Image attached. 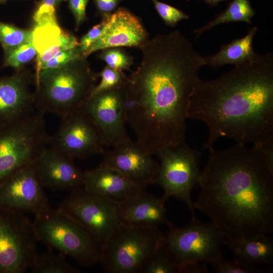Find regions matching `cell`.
I'll return each mask as SVG.
<instances>
[{"instance_id": "obj_1", "label": "cell", "mask_w": 273, "mask_h": 273, "mask_svg": "<svg viewBox=\"0 0 273 273\" xmlns=\"http://www.w3.org/2000/svg\"><path fill=\"white\" fill-rule=\"evenodd\" d=\"M140 49L141 63L126 76V123L150 154L185 141L193 94L204 58L178 30L158 34Z\"/></svg>"}, {"instance_id": "obj_2", "label": "cell", "mask_w": 273, "mask_h": 273, "mask_svg": "<svg viewBox=\"0 0 273 273\" xmlns=\"http://www.w3.org/2000/svg\"><path fill=\"white\" fill-rule=\"evenodd\" d=\"M208 151L194 208L228 240L272 233L273 172L260 147L236 144Z\"/></svg>"}, {"instance_id": "obj_3", "label": "cell", "mask_w": 273, "mask_h": 273, "mask_svg": "<svg viewBox=\"0 0 273 273\" xmlns=\"http://www.w3.org/2000/svg\"><path fill=\"white\" fill-rule=\"evenodd\" d=\"M188 119L208 129L204 148L220 138L259 146L273 140V54H257L218 78L200 79L190 103Z\"/></svg>"}, {"instance_id": "obj_4", "label": "cell", "mask_w": 273, "mask_h": 273, "mask_svg": "<svg viewBox=\"0 0 273 273\" xmlns=\"http://www.w3.org/2000/svg\"><path fill=\"white\" fill-rule=\"evenodd\" d=\"M84 59L76 60L60 68L40 71L35 79L36 111L61 118L83 106L99 77L84 64Z\"/></svg>"}, {"instance_id": "obj_5", "label": "cell", "mask_w": 273, "mask_h": 273, "mask_svg": "<svg viewBox=\"0 0 273 273\" xmlns=\"http://www.w3.org/2000/svg\"><path fill=\"white\" fill-rule=\"evenodd\" d=\"M32 222L38 242L48 249L84 266L99 263L101 246L80 223L59 207H50L34 215Z\"/></svg>"}, {"instance_id": "obj_6", "label": "cell", "mask_w": 273, "mask_h": 273, "mask_svg": "<svg viewBox=\"0 0 273 273\" xmlns=\"http://www.w3.org/2000/svg\"><path fill=\"white\" fill-rule=\"evenodd\" d=\"M158 227L120 222L102 247L99 263L108 273H138L161 247Z\"/></svg>"}, {"instance_id": "obj_7", "label": "cell", "mask_w": 273, "mask_h": 273, "mask_svg": "<svg viewBox=\"0 0 273 273\" xmlns=\"http://www.w3.org/2000/svg\"><path fill=\"white\" fill-rule=\"evenodd\" d=\"M164 235L160 251L175 266L192 263H210L222 256L221 247L226 238L211 221L202 222L196 217L184 227L175 226L170 221Z\"/></svg>"}, {"instance_id": "obj_8", "label": "cell", "mask_w": 273, "mask_h": 273, "mask_svg": "<svg viewBox=\"0 0 273 273\" xmlns=\"http://www.w3.org/2000/svg\"><path fill=\"white\" fill-rule=\"evenodd\" d=\"M44 114L35 111L0 127V185L19 169L36 161L48 146Z\"/></svg>"}, {"instance_id": "obj_9", "label": "cell", "mask_w": 273, "mask_h": 273, "mask_svg": "<svg viewBox=\"0 0 273 273\" xmlns=\"http://www.w3.org/2000/svg\"><path fill=\"white\" fill-rule=\"evenodd\" d=\"M156 155L160 163L154 184L163 189L162 197L166 200L174 197L183 201L190 210L192 218H195L191 193L199 186L201 152L191 148L185 141L165 147Z\"/></svg>"}, {"instance_id": "obj_10", "label": "cell", "mask_w": 273, "mask_h": 273, "mask_svg": "<svg viewBox=\"0 0 273 273\" xmlns=\"http://www.w3.org/2000/svg\"><path fill=\"white\" fill-rule=\"evenodd\" d=\"M33 222L25 213L0 206V273H24L37 253Z\"/></svg>"}, {"instance_id": "obj_11", "label": "cell", "mask_w": 273, "mask_h": 273, "mask_svg": "<svg viewBox=\"0 0 273 273\" xmlns=\"http://www.w3.org/2000/svg\"><path fill=\"white\" fill-rule=\"evenodd\" d=\"M59 207L80 223L102 248L120 223L117 202L82 187L70 192Z\"/></svg>"}, {"instance_id": "obj_12", "label": "cell", "mask_w": 273, "mask_h": 273, "mask_svg": "<svg viewBox=\"0 0 273 273\" xmlns=\"http://www.w3.org/2000/svg\"><path fill=\"white\" fill-rule=\"evenodd\" d=\"M48 146L74 160L102 154L105 150L98 128L82 107L61 118Z\"/></svg>"}, {"instance_id": "obj_13", "label": "cell", "mask_w": 273, "mask_h": 273, "mask_svg": "<svg viewBox=\"0 0 273 273\" xmlns=\"http://www.w3.org/2000/svg\"><path fill=\"white\" fill-rule=\"evenodd\" d=\"M124 84L89 97L82 107L98 128L106 147L130 139L126 128Z\"/></svg>"}, {"instance_id": "obj_14", "label": "cell", "mask_w": 273, "mask_h": 273, "mask_svg": "<svg viewBox=\"0 0 273 273\" xmlns=\"http://www.w3.org/2000/svg\"><path fill=\"white\" fill-rule=\"evenodd\" d=\"M34 162L17 170L0 185V206L34 215L51 207Z\"/></svg>"}, {"instance_id": "obj_15", "label": "cell", "mask_w": 273, "mask_h": 273, "mask_svg": "<svg viewBox=\"0 0 273 273\" xmlns=\"http://www.w3.org/2000/svg\"><path fill=\"white\" fill-rule=\"evenodd\" d=\"M105 150L101 165L113 169L131 180L147 187L155 183L159 163L136 141L130 139Z\"/></svg>"}, {"instance_id": "obj_16", "label": "cell", "mask_w": 273, "mask_h": 273, "mask_svg": "<svg viewBox=\"0 0 273 273\" xmlns=\"http://www.w3.org/2000/svg\"><path fill=\"white\" fill-rule=\"evenodd\" d=\"M105 25L102 35L83 55L86 58L98 50L110 48H140L149 39L140 19L124 8L103 16Z\"/></svg>"}, {"instance_id": "obj_17", "label": "cell", "mask_w": 273, "mask_h": 273, "mask_svg": "<svg viewBox=\"0 0 273 273\" xmlns=\"http://www.w3.org/2000/svg\"><path fill=\"white\" fill-rule=\"evenodd\" d=\"M38 179L44 189L72 192L83 187L84 171L74 159L47 146L34 162Z\"/></svg>"}, {"instance_id": "obj_18", "label": "cell", "mask_w": 273, "mask_h": 273, "mask_svg": "<svg viewBox=\"0 0 273 273\" xmlns=\"http://www.w3.org/2000/svg\"><path fill=\"white\" fill-rule=\"evenodd\" d=\"M82 187L86 191L117 203L147 192V187L101 164L94 169L84 171Z\"/></svg>"}, {"instance_id": "obj_19", "label": "cell", "mask_w": 273, "mask_h": 273, "mask_svg": "<svg viewBox=\"0 0 273 273\" xmlns=\"http://www.w3.org/2000/svg\"><path fill=\"white\" fill-rule=\"evenodd\" d=\"M29 83V77L23 74L0 78V127L36 111Z\"/></svg>"}, {"instance_id": "obj_20", "label": "cell", "mask_w": 273, "mask_h": 273, "mask_svg": "<svg viewBox=\"0 0 273 273\" xmlns=\"http://www.w3.org/2000/svg\"><path fill=\"white\" fill-rule=\"evenodd\" d=\"M166 200L147 192L118 203L120 222L148 227L167 224Z\"/></svg>"}, {"instance_id": "obj_21", "label": "cell", "mask_w": 273, "mask_h": 273, "mask_svg": "<svg viewBox=\"0 0 273 273\" xmlns=\"http://www.w3.org/2000/svg\"><path fill=\"white\" fill-rule=\"evenodd\" d=\"M258 30L254 26L244 37L221 46L216 54L204 57L205 66L212 68L228 64L236 66L254 59L257 53L253 49V40Z\"/></svg>"}, {"instance_id": "obj_22", "label": "cell", "mask_w": 273, "mask_h": 273, "mask_svg": "<svg viewBox=\"0 0 273 273\" xmlns=\"http://www.w3.org/2000/svg\"><path fill=\"white\" fill-rule=\"evenodd\" d=\"M226 245L235 257L248 263L272 265L273 239L267 235L247 239L228 240Z\"/></svg>"}, {"instance_id": "obj_23", "label": "cell", "mask_w": 273, "mask_h": 273, "mask_svg": "<svg viewBox=\"0 0 273 273\" xmlns=\"http://www.w3.org/2000/svg\"><path fill=\"white\" fill-rule=\"evenodd\" d=\"M255 15V11L252 7L250 0H233L225 11L205 25L194 29L193 32L198 37L203 33L220 24L239 22L251 24Z\"/></svg>"}, {"instance_id": "obj_24", "label": "cell", "mask_w": 273, "mask_h": 273, "mask_svg": "<svg viewBox=\"0 0 273 273\" xmlns=\"http://www.w3.org/2000/svg\"><path fill=\"white\" fill-rule=\"evenodd\" d=\"M29 269L33 273H79L81 270L71 265L66 256L48 249L34 256Z\"/></svg>"}, {"instance_id": "obj_25", "label": "cell", "mask_w": 273, "mask_h": 273, "mask_svg": "<svg viewBox=\"0 0 273 273\" xmlns=\"http://www.w3.org/2000/svg\"><path fill=\"white\" fill-rule=\"evenodd\" d=\"M33 32L0 22V43L5 53L18 46L32 41Z\"/></svg>"}, {"instance_id": "obj_26", "label": "cell", "mask_w": 273, "mask_h": 273, "mask_svg": "<svg viewBox=\"0 0 273 273\" xmlns=\"http://www.w3.org/2000/svg\"><path fill=\"white\" fill-rule=\"evenodd\" d=\"M210 264L217 273H267L272 271L270 269L259 268L236 257L229 260L221 256Z\"/></svg>"}, {"instance_id": "obj_27", "label": "cell", "mask_w": 273, "mask_h": 273, "mask_svg": "<svg viewBox=\"0 0 273 273\" xmlns=\"http://www.w3.org/2000/svg\"><path fill=\"white\" fill-rule=\"evenodd\" d=\"M32 32V41L37 54L57 43L65 32L58 24L36 26Z\"/></svg>"}, {"instance_id": "obj_28", "label": "cell", "mask_w": 273, "mask_h": 273, "mask_svg": "<svg viewBox=\"0 0 273 273\" xmlns=\"http://www.w3.org/2000/svg\"><path fill=\"white\" fill-rule=\"evenodd\" d=\"M79 46V42L75 37L65 32L57 43L37 55L35 79L38 77L41 67L59 52Z\"/></svg>"}, {"instance_id": "obj_29", "label": "cell", "mask_w": 273, "mask_h": 273, "mask_svg": "<svg viewBox=\"0 0 273 273\" xmlns=\"http://www.w3.org/2000/svg\"><path fill=\"white\" fill-rule=\"evenodd\" d=\"M37 55L33 41L25 42L5 54V64L18 68L32 60Z\"/></svg>"}, {"instance_id": "obj_30", "label": "cell", "mask_w": 273, "mask_h": 273, "mask_svg": "<svg viewBox=\"0 0 273 273\" xmlns=\"http://www.w3.org/2000/svg\"><path fill=\"white\" fill-rule=\"evenodd\" d=\"M100 58L107 66L121 71L129 69L133 64L132 58L120 48L103 49Z\"/></svg>"}, {"instance_id": "obj_31", "label": "cell", "mask_w": 273, "mask_h": 273, "mask_svg": "<svg viewBox=\"0 0 273 273\" xmlns=\"http://www.w3.org/2000/svg\"><path fill=\"white\" fill-rule=\"evenodd\" d=\"M98 75L101 78L100 82L96 85L89 97L121 86L126 78L123 71L115 70L107 66L98 73Z\"/></svg>"}, {"instance_id": "obj_32", "label": "cell", "mask_w": 273, "mask_h": 273, "mask_svg": "<svg viewBox=\"0 0 273 273\" xmlns=\"http://www.w3.org/2000/svg\"><path fill=\"white\" fill-rule=\"evenodd\" d=\"M64 0H41L33 15L36 26L58 24L56 17V7Z\"/></svg>"}, {"instance_id": "obj_33", "label": "cell", "mask_w": 273, "mask_h": 273, "mask_svg": "<svg viewBox=\"0 0 273 273\" xmlns=\"http://www.w3.org/2000/svg\"><path fill=\"white\" fill-rule=\"evenodd\" d=\"M158 15L165 24L174 27L182 20H187L190 16L180 10L158 0H151Z\"/></svg>"}, {"instance_id": "obj_34", "label": "cell", "mask_w": 273, "mask_h": 273, "mask_svg": "<svg viewBox=\"0 0 273 273\" xmlns=\"http://www.w3.org/2000/svg\"><path fill=\"white\" fill-rule=\"evenodd\" d=\"M177 270L170 260L159 250L146 263L141 273H176Z\"/></svg>"}, {"instance_id": "obj_35", "label": "cell", "mask_w": 273, "mask_h": 273, "mask_svg": "<svg viewBox=\"0 0 273 273\" xmlns=\"http://www.w3.org/2000/svg\"><path fill=\"white\" fill-rule=\"evenodd\" d=\"M83 58L79 49V46L62 51L55 57L45 63L41 68L40 71L61 68L70 62Z\"/></svg>"}, {"instance_id": "obj_36", "label": "cell", "mask_w": 273, "mask_h": 273, "mask_svg": "<svg viewBox=\"0 0 273 273\" xmlns=\"http://www.w3.org/2000/svg\"><path fill=\"white\" fill-rule=\"evenodd\" d=\"M104 25L105 21L103 19L99 24L94 26L81 38L79 49L83 58L86 51L102 35Z\"/></svg>"}, {"instance_id": "obj_37", "label": "cell", "mask_w": 273, "mask_h": 273, "mask_svg": "<svg viewBox=\"0 0 273 273\" xmlns=\"http://www.w3.org/2000/svg\"><path fill=\"white\" fill-rule=\"evenodd\" d=\"M90 0H69V7L78 28L86 19V9Z\"/></svg>"}, {"instance_id": "obj_38", "label": "cell", "mask_w": 273, "mask_h": 273, "mask_svg": "<svg viewBox=\"0 0 273 273\" xmlns=\"http://www.w3.org/2000/svg\"><path fill=\"white\" fill-rule=\"evenodd\" d=\"M121 0H94L98 10L103 16L112 13Z\"/></svg>"}, {"instance_id": "obj_39", "label": "cell", "mask_w": 273, "mask_h": 273, "mask_svg": "<svg viewBox=\"0 0 273 273\" xmlns=\"http://www.w3.org/2000/svg\"><path fill=\"white\" fill-rule=\"evenodd\" d=\"M259 146L263 153L267 166L273 172V140H269Z\"/></svg>"}, {"instance_id": "obj_40", "label": "cell", "mask_w": 273, "mask_h": 273, "mask_svg": "<svg viewBox=\"0 0 273 273\" xmlns=\"http://www.w3.org/2000/svg\"><path fill=\"white\" fill-rule=\"evenodd\" d=\"M208 272L207 264L192 263L185 265L177 269L179 273H206Z\"/></svg>"}, {"instance_id": "obj_41", "label": "cell", "mask_w": 273, "mask_h": 273, "mask_svg": "<svg viewBox=\"0 0 273 273\" xmlns=\"http://www.w3.org/2000/svg\"><path fill=\"white\" fill-rule=\"evenodd\" d=\"M228 0H204V1L208 5L211 6H216L220 2Z\"/></svg>"}, {"instance_id": "obj_42", "label": "cell", "mask_w": 273, "mask_h": 273, "mask_svg": "<svg viewBox=\"0 0 273 273\" xmlns=\"http://www.w3.org/2000/svg\"><path fill=\"white\" fill-rule=\"evenodd\" d=\"M5 2V0H0V4L4 3Z\"/></svg>"}, {"instance_id": "obj_43", "label": "cell", "mask_w": 273, "mask_h": 273, "mask_svg": "<svg viewBox=\"0 0 273 273\" xmlns=\"http://www.w3.org/2000/svg\"><path fill=\"white\" fill-rule=\"evenodd\" d=\"M7 1H8V0H5V2H6Z\"/></svg>"}]
</instances>
